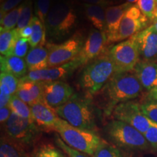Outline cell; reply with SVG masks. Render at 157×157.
<instances>
[{"mask_svg": "<svg viewBox=\"0 0 157 157\" xmlns=\"http://www.w3.org/2000/svg\"><path fill=\"white\" fill-rule=\"evenodd\" d=\"M31 157H66L58 148L50 144H44L35 149Z\"/></svg>", "mask_w": 157, "mask_h": 157, "instance_id": "cell-31", "label": "cell"}, {"mask_svg": "<svg viewBox=\"0 0 157 157\" xmlns=\"http://www.w3.org/2000/svg\"><path fill=\"white\" fill-rule=\"evenodd\" d=\"M76 15L69 3L60 2L51 7L46 21V29L49 34L60 38L68 34L75 26Z\"/></svg>", "mask_w": 157, "mask_h": 157, "instance_id": "cell-7", "label": "cell"}, {"mask_svg": "<svg viewBox=\"0 0 157 157\" xmlns=\"http://www.w3.org/2000/svg\"><path fill=\"white\" fill-rule=\"evenodd\" d=\"M155 18H157V4H156V10H155Z\"/></svg>", "mask_w": 157, "mask_h": 157, "instance_id": "cell-46", "label": "cell"}, {"mask_svg": "<svg viewBox=\"0 0 157 157\" xmlns=\"http://www.w3.org/2000/svg\"><path fill=\"white\" fill-rule=\"evenodd\" d=\"M15 95L29 106L43 101V82L23 80L20 78Z\"/></svg>", "mask_w": 157, "mask_h": 157, "instance_id": "cell-18", "label": "cell"}, {"mask_svg": "<svg viewBox=\"0 0 157 157\" xmlns=\"http://www.w3.org/2000/svg\"><path fill=\"white\" fill-rule=\"evenodd\" d=\"M18 33H19L20 37L26 39V40H29V39H30V37L31 36V35H32V33H33L32 27H31V25L29 24L28 26L23 28L22 30L20 31Z\"/></svg>", "mask_w": 157, "mask_h": 157, "instance_id": "cell-41", "label": "cell"}, {"mask_svg": "<svg viewBox=\"0 0 157 157\" xmlns=\"http://www.w3.org/2000/svg\"><path fill=\"white\" fill-rule=\"evenodd\" d=\"M92 157H124V156L117 146L110 144L102 139L101 144Z\"/></svg>", "mask_w": 157, "mask_h": 157, "instance_id": "cell-29", "label": "cell"}, {"mask_svg": "<svg viewBox=\"0 0 157 157\" xmlns=\"http://www.w3.org/2000/svg\"><path fill=\"white\" fill-rule=\"evenodd\" d=\"M33 18V3L31 0H26L23 2V8L21 12L18 23L15 29L18 31L30 24Z\"/></svg>", "mask_w": 157, "mask_h": 157, "instance_id": "cell-30", "label": "cell"}, {"mask_svg": "<svg viewBox=\"0 0 157 157\" xmlns=\"http://www.w3.org/2000/svg\"><path fill=\"white\" fill-rule=\"evenodd\" d=\"M148 98V100H151V101L157 102V87L149 92Z\"/></svg>", "mask_w": 157, "mask_h": 157, "instance_id": "cell-43", "label": "cell"}, {"mask_svg": "<svg viewBox=\"0 0 157 157\" xmlns=\"http://www.w3.org/2000/svg\"><path fill=\"white\" fill-rule=\"evenodd\" d=\"M0 1H1V3H3V2H5V0H0Z\"/></svg>", "mask_w": 157, "mask_h": 157, "instance_id": "cell-47", "label": "cell"}, {"mask_svg": "<svg viewBox=\"0 0 157 157\" xmlns=\"http://www.w3.org/2000/svg\"><path fill=\"white\" fill-rule=\"evenodd\" d=\"M56 132L71 148L91 156L95 154L102 141V139L95 132L72 126L61 118L59 119L57 123Z\"/></svg>", "mask_w": 157, "mask_h": 157, "instance_id": "cell-4", "label": "cell"}, {"mask_svg": "<svg viewBox=\"0 0 157 157\" xmlns=\"http://www.w3.org/2000/svg\"><path fill=\"white\" fill-rule=\"evenodd\" d=\"M156 4H157V0H156Z\"/></svg>", "mask_w": 157, "mask_h": 157, "instance_id": "cell-48", "label": "cell"}, {"mask_svg": "<svg viewBox=\"0 0 157 157\" xmlns=\"http://www.w3.org/2000/svg\"><path fill=\"white\" fill-rule=\"evenodd\" d=\"M140 60L157 62V30L154 25L135 34Z\"/></svg>", "mask_w": 157, "mask_h": 157, "instance_id": "cell-15", "label": "cell"}, {"mask_svg": "<svg viewBox=\"0 0 157 157\" xmlns=\"http://www.w3.org/2000/svg\"><path fill=\"white\" fill-rule=\"evenodd\" d=\"M12 113V111L9 106H5L0 109V121L2 124H5L8 120Z\"/></svg>", "mask_w": 157, "mask_h": 157, "instance_id": "cell-40", "label": "cell"}, {"mask_svg": "<svg viewBox=\"0 0 157 157\" xmlns=\"http://www.w3.org/2000/svg\"><path fill=\"white\" fill-rule=\"evenodd\" d=\"M131 6V4L125 2L119 5L109 6L105 8V34L107 36L108 44L115 42L121 20L125 13Z\"/></svg>", "mask_w": 157, "mask_h": 157, "instance_id": "cell-17", "label": "cell"}, {"mask_svg": "<svg viewBox=\"0 0 157 157\" xmlns=\"http://www.w3.org/2000/svg\"><path fill=\"white\" fill-rule=\"evenodd\" d=\"M56 143L57 146L60 149H62L67 154L68 157H89V155L84 154V153H82L81 151H78L76 150V149L71 148V147L68 146L67 144H66L63 142V140L61 138H60L58 137V135H56Z\"/></svg>", "mask_w": 157, "mask_h": 157, "instance_id": "cell-35", "label": "cell"}, {"mask_svg": "<svg viewBox=\"0 0 157 157\" xmlns=\"http://www.w3.org/2000/svg\"><path fill=\"white\" fill-rule=\"evenodd\" d=\"M144 135L149 145L152 148L157 149V124L153 122Z\"/></svg>", "mask_w": 157, "mask_h": 157, "instance_id": "cell-38", "label": "cell"}, {"mask_svg": "<svg viewBox=\"0 0 157 157\" xmlns=\"http://www.w3.org/2000/svg\"><path fill=\"white\" fill-rule=\"evenodd\" d=\"M12 97L13 96L10 95L8 93L0 90V108L8 106Z\"/></svg>", "mask_w": 157, "mask_h": 157, "instance_id": "cell-39", "label": "cell"}, {"mask_svg": "<svg viewBox=\"0 0 157 157\" xmlns=\"http://www.w3.org/2000/svg\"><path fill=\"white\" fill-rule=\"evenodd\" d=\"M85 15L88 21L92 23L97 30L105 31L106 26L105 7L98 5H83Z\"/></svg>", "mask_w": 157, "mask_h": 157, "instance_id": "cell-22", "label": "cell"}, {"mask_svg": "<svg viewBox=\"0 0 157 157\" xmlns=\"http://www.w3.org/2000/svg\"><path fill=\"white\" fill-rule=\"evenodd\" d=\"M57 114L72 126L95 132L93 105L90 100L73 95L66 103L56 109Z\"/></svg>", "mask_w": 157, "mask_h": 157, "instance_id": "cell-2", "label": "cell"}, {"mask_svg": "<svg viewBox=\"0 0 157 157\" xmlns=\"http://www.w3.org/2000/svg\"><path fill=\"white\" fill-rule=\"evenodd\" d=\"M42 82L43 101L54 109L61 106L74 95L72 87L66 82L62 81Z\"/></svg>", "mask_w": 157, "mask_h": 157, "instance_id": "cell-13", "label": "cell"}, {"mask_svg": "<svg viewBox=\"0 0 157 157\" xmlns=\"http://www.w3.org/2000/svg\"><path fill=\"white\" fill-rule=\"evenodd\" d=\"M84 4H89V5H98L103 7L111 5V2L109 0H80Z\"/></svg>", "mask_w": 157, "mask_h": 157, "instance_id": "cell-42", "label": "cell"}, {"mask_svg": "<svg viewBox=\"0 0 157 157\" xmlns=\"http://www.w3.org/2000/svg\"><path fill=\"white\" fill-rule=\"evenodd\" d=\"M137 6L141 12L153 21L155 19V10L156 7V0H139Z\"/></svg>", "mask_w": 157, "mask_h": 157, "instance_id": "cell-33", "label": "cell"}, {"mask_svg": "<svg viewBox=\"0 0 157 157\" xmlns=\"http://www.w3.org/2000/svg\"><path fill=\"white\" fill-rule=\"evenodd\" d=\"M153 25H154L155 29L157 30V18H155L154 21H153Z\"/></svg>", "mask_w": 157, "mask_h": 157, "instance_id": "cell-45", "label": "cell"}, {"mask_svg": "<svg viewBox=\"0 0 157 157\" xmlns=\"http://www.w3.org/2000/svg\"><path fill=\"white\" fill-rule=\"evenodd\" d=\"M25 1H26V0H5L1 5V10H0L1 18L10 11L13 10L15 7L21 5V3H23Z\"/></svg>", "mask_w": 157, "mask_h": 157, "instance_id": "cell-37", "label": "cell"}, {"mask_svg": "<svg viewBox=\"0 0 157 157\" xmlns=\"http://www.w3.org/2000/svg\"><path fill=\"white\" fill-rule=\"evenodd\" d=\"M80 65L74 59V60L62 66L52 68H47L45 69L29 71L26 75L21 78L23 80H29L35 82H54L60 81L68 77L74 73Z\"/></svg>", "mask_w": 157, "mask_h": 157, "instance_id": "cell-14", "label": "cell"}, {"mask_svg": "<svg viewBox=\"0 0 157 157\" xmlns=\"http://www.w3.org/2000/svg\"><path fill=\"white\" fill-rule=\"evenodd\" d=\"M108 53L114 66L115 73L132 71L140 60L136 36L118 43Z\"/></svg>", "mask_w": 157, "mask_h": 157, "instance_id": "cell-8", "label": "cell"}, {"mask_svg": "<svg viewBox=\"0 0 157 157\" xmlns=\"http://www.w3.org/2000/svg\"><path fill=\"white\" fill-rule=\"evenodd\" d=\"M0 65L1 72L10 74L20 78L26 75L25 74L28 70L25 60L15 56H1Z\"/></svg>", "mask_w": 157, "mask_h": 157, "instance_id": "cell-21", "label": "cell"}, {"mask_svg": "<svg viewBox=\"0 0 157 157\" xmlns=\"http://www.w3.org/2000/svg\"><path fill=\"white\" fill-rule=\"evenodd\" d=\"M115 73L109 53H103L84 68L80 78V85L90 95L101 90Z\"/></svg>", "mask_w": 157, "mask_h": 157, "instance_id": "cell-3", "label": "cell"}, {"mask_svg": "<svg viewBox=\"0 0 157 157\" xmlns=\"http://www.w3.org/2000/svg\"><path fill=\"white\" fill-rule=\"evenodd\" d=\"M140 109L148 119L157 124V102L151 100L140 104Z\"/></svg>", "mask_w": 157, "mask_h": 157, "instance_id": "cell-34", "label": "cell"}, {"mask_svg": "<svg viewBox=\"0 0 157 157\" xmlns=\"http://www.w3.org/2000/svg\"><path fill=\"white\" fill-rule=\"evenodd\" d=\"M139 0H127V2H128L129 4H135V3H137L138 2Z\"/></svg>", "mask_w": 157, "mask_h": 157, "instance_id": "cell-44", "label": "cell"}, {"mask_svg": "<svg viewBox=\"0 0 157 157\" xmlns=\"http://www.w3.org/2000/svg\"><path fill=\"white\" fill-rule=\"evenodd\" d=\"M108 44L107 36L105 31L93 29L90 31L87 39L84 43L81 51L75 60L80 66L87 64L93 59L102 56Z\"/></svg>", "mask_w": 157, "mask_h": 157, "instance_id": "cell-12", "label": "cell"}, {"mask_svg": "<svg viewBox=\"0 0 157 157\" xmlns=\"http://www.w3.org/2000/svg\"><path fill=\"white\" fill-rule=\"evenodd\" d=\"M30 25L33 29L32 35L28 40L31 48L44 47L46 39V26L36 16L33 17Z\"/></svg>", "mask_w": 157, "mask_h": 157, "instance_id": "cell-23", "label": "cell"}, {"mask_svg": "<svg viewBox=\"0 0 157 157\" xmlns=\"http://www.w3.org/2000/svg\"><path fill=\"white\" fill-rule=\"evenodd\" d=\"M29 43L26 39L19 37L15 42L14 49H13V56L24 58L29 53Z\"/></svg>", "mask_w": 157, "mask_h": 157, "instance_id": "cell-36", "label": "cell"}, {"mask_svg": "<svg viewBox=\"0 0 157 157\" xmlns=\"http://www.w3.org/2000/svg\"><path fill=\"white\" fill-rule=\"evenodd\" d=\"M30 108L33 121L39 129L46 132H56V126L60 119L56 109L44 101L31 105Z\"/></svg>", "mask_w": 157, "mask_h": 157, "instance_id": "cell-16", "label": "cell"}, {"mask_svg": "<svg viewBox=\"0 0 157 157\" xmlns=\"http://www.w3.org/2000/svg\"><path fill=\"white\" fill-rule=\"evenodd\" d=\"M142 91L143 86L132 71L114 73L102 88L101 93L106 102L105 112L112 113L116 105L139 97Z\"/></svg>", "mask_w": 157, "mask_h": 157, "instance_id": "cell-1", "label": "cell"}, {"mask_svg": "<svg viewBox=\"0 0 157 157\" xmlns=\"http://www.w3.org/2000/svg\"><path fill=\"white\" fill-rule=\"evenodd\" d=\"M49 50L46 47L31 48L25 57L27 68L29 71H35L48 68Z\"/></svg>", "mask_w": 157, "mask_h": 157, "instance_id": "cell-20", "label": "cell"}, {"mask_svg": "<svg viewBox=\"0 0 157 157\" xmlns=\"http://www.w3.org/2000/svg\"><path fill=\"white\" fill-rule=\"evenodd\" d=\"M5 138L24 149L31 148L40 136V129L33 120L24 119L12 112L4 124Z\"/></svg>", "mask_w": 157, "mask_h": 157, "instance_id": "cell-5", "label": "cell"}, {"mask_svg": "<svg viewBox=\"0 0 157 157\" xmlns=\"http://www.w3.org/2000/svg\"><path fill=\"white\" fill-rule=\"evenodd\" d=\"M8 106L12 112L15 113L16 115L24 118V119L33 120L30 106L15 95L12 97Z\"/></svg>", "mask_w": 157, "mask_h": 157, "instance_id": "cell-27", "label": "cell"}, {"mask_svg": "<svg viewBox=\"0 0 157 157\" xmlns=\"http://www.w3.org/2000/svg\"><path fill=\"white\" fill-rule=\"evenodd\" d=\"M23 8V3L19 5L18 7H15L13 10L10 11L5 16L2 17L1 22H0V31H1V32L13 30L15 27L17 26Z\"/></svg>", "mask_w": 157, "mask_h": 157, "instance_id": "cell-26", "label": "cell"}, {"mask_svg": "<svg viewBox=\"0 0 157 157\" xmlns=\"http://www.w3.org/2000/svg\"><path fill=\"white\" fill-rule=\"evenodd\" d=\"M20 37L19 33L16 29L3 31L0 34V52L1 56H13V49L15 42Z\"/></svg>", "mask_w": 157, "mask_h": 157, "instance_id": "cell-24", "label": "cell"}, {"mask_svg": "<svg viewBox=\"0 0 157 157\" xmlns=\"http://www.w3.org/2000/svg\"><path fill=\"white\" fill-rule=\"evenodd\" d=\"M20 80L10 74L1 72L0 74V90L8 93L12 96L16 93Z\"/></svg>", "mask_w": 157, "mask_h": 157, "instance_id": "cell-28", "label": "cell"}, {"mask_svg": "<svg viewBox=\"0 0 157 157\" xmlns=\"http://www.w3.org/2000/svg\"><path fill=\"white\" fill-rule=\"evenodd\" d=\"M0 157H31L26 150L5 137H2Z\"/></svg>", "mask_w": 157, "mask_h": 157, "instance_id": "cell-25", "label": "cell"}, {"mask_svg": "<svg viewBox=\"0 0 157 157\" xmlns=\"http://www.w3.org/2000/svg\"><path fill=\"white\" fill-rule=\"evenodd\" d=\"M149 19L141 12L138 6L132 5L127 10L122 20L115 42L125 40L147 28Z\"/></svg>", "mask_w": 157, "mask_h": 157, "instance_id": "cell-11", "label": "cell"}, {"mask_svg": "<svg viewBox=\"0 0 157 157\" xmlns=\"http://www.w3.org/2000/svg\"><path fill=\"white\" fill-rule=\"evenodd\" d=\"M113 117L116 120L128 124L140 131L143 135L151 126L153 121L143 114L140 104L135 101H127L116 105L113 111Z\"/></svg>", "mask_w": 157, "mask_h": 157, "instance_id": "cell-9", "label": "cell"}, {"mask_svg": "<svg viewBox=\"0 0 157 157\" xmlns=\"http://www.w3.org/2000/svg\"><path fill=\"white\" fill-rule=\"evenodd\" d=\"M84 43L79 35H75L60 44H47L49 50L48 67L62 66L74 60L81 51Z\"/></svg>", "mask_w": 157, "mask_h": 157, "instance_id": "cell-10", "label": "cell"}, {"mask_svg": "<svg viewBox=\"0 0 157 157\" xmlns=\"http://www.w3.org/2000/svg\"><path fill=\"white\" fill-rule=\"evenodd\" d=\"M109 140L116 146L132 150H146L150 146L145 135L135 127L119 120H113L105 127Z\"/></svg>", "mask_w": 157, "mask_h": 157, "instance_id": "cell-6", "label": "cell"}, {"mask_svg": "<svg viewBox=\"0 0 157 157\" xmlns=\"http://www.w3.org/2000/svg\"><path fill=\"white\" fill-rule=\"evenodd\" d=\"M143 88L151 90L157 87V63L140 60L132 70Z\"/></svg>", "mask_w": 157, "mask_h": 157, "instance_id": "cell-19", "label": "cell"}, {"mask_svg": "<svg viewBox=\"0 0 157 157\" xmlns=\"http://www.w3.org/2000/svg\"><path fill=\"white\" fill-rule=\"evenodd\" d=\"M52 0H37L35 5V13L36 17L40 20L41 22L46 26V21L49 12L50 10V6Z\"/></svg>", "mask_w": 157, "mask_h": 157, "instance_id": "cell-32", "label": "cell"}]
</instances>
